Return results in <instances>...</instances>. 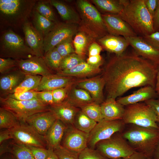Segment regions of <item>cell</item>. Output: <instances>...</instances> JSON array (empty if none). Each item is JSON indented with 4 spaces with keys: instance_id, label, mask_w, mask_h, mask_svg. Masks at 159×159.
I'll return each mask as SVG.
<instances>
[{
    "instance_id": "obj_3",
    "label": "cell",
    "mask_w": 159,
    "mask_h": 159,
    "mask_svg": "<svg viewBox=\"0 0 159 159\" xmlns=\"http://www.w3.org/2000/svg\"><path fill=\"white\" fill-rule=\"evenodd\" d=\"M76 4L80 21L78 31L86 34L92 40H98L109 34L101 14L87 1L78 0Z\"/></svg>"
},
{
    "instance_id": "obj_59",
    "label": "cell",
    "mask_w": 159,
    "mask_h": 159,
    "mask_svg": "<svg viewBox=\"0 0 159 159\" xmlns=\"http://www.w3.org/2000/svg\"><path fill=\"white\" fill-rule=\"evenodd\" d=\"M159 127V125L158 124ZM152 158L153 159H159V142L154 152Z\"/></svg>"
},
{
    "instance_id": "obj_26",
    "label": "cell",
    "mask_w": 159,
    "mask_h": 159,
    "mask_svg": "<svg viewBox=\"0 0 159 159\" xmlns=\"http://www.w3.org/2000/svg\"><path fill=\"white\" fill-rule=\"evenodd\" d=\"M100 66L90 65L85 61L69 70L61 71L56 74L61 76L83 79L99 73Z\"/></svg>"
},
{
    "instance_id": "obj_18",
    "label": "cell",
    "mask_w": 159,
    "mask_h": 159,
    "mask_svg": "<svg viewBox=\"0 0 159 159\" xmlns=\"http://www.w3.org/2000/svg\"><path fill=\"white\" fill-rule=\"evenodd\" d=\"M57 120L54 113L49 110L35 114L26 119L24 122L45 137Z\"/></svg>"
},
{
    "instance_id": "obj_21",
    "label": "cell",
    "mask_w": 159,
    "mask_h": 159,
    "mask_svg": "<svg viewBox=\"0 0 159 159\" xmlns=\"http://www.w3.org/2000/svg\"><path fill=\"white\" fill-rule=\"evenodd\" d=\"M26 44L35 53L36 56L44 58V37L28 20L22 25Z\"/></svg>"
},
{
    "instance_id": "obj_2",
    "label": "cell",
    "mask_w": 159,
    "mask_h": 159,
    "mask_svg": "<svg viewBox=\"0 0 159 159\" xmlns=\"http://www.w3.org/2000/svg\"><path fill=\"white\" fill-rule=\"evenodd\" d=\"M123 8L118 15L141 37L155 31L153 18L147 9L144 0H121Z\"/></svg>"
},
{
    "instance_id": "obj_46",
    "label": "cell",
    "mask_w": 159,
    "mask_h": 159,
    "mask_svg": "<svg viewBox=\"0 0 159 159\" xmlns=\"http://www.w3.org/2000/svg\"><path fill=\"white\" fill-rule=\"evenodd\" d=\"M37 94V91L32 90L19 94L14 93L6 97L19 100H38Z\"/></svg>"
},
{
    "instance_id": "obj_39",
    "label": "cell",
    "mask_w": 159,
    "mask_h": 159,
    "mask_svg": "<svg viewBox=\"0 0 159 159\" xmlns=\"http://www.w3.org/2000/svg\"><path fill=\"white\" fill-rule=\"evenodd\" d=\"M84 62L85 61L82 57L75 53L70 54L63 57L59 71L70 69Z\"/></svg>"
},
{
    "instance_id": "obj_37",
    "label": "cell",
    "mask_w": 159,
    "mask_h": 159,
    "mask_svg": "<svg viewBox=\"0 0 159 159\" xmlns=\"http://www.w3.org/2000/svg\"><path fill=\"white\" fill-rule=\"evenodd\" d=\"M92 41L85 33L78 31L75 35L73 41L75 53L82 57L90 41Z\"/></svg>"
},
{
    "instance_id": "obj_35",
    "label": "cell",
    "mask_w": 159,
    "mask_h": 159,
    "mask_svg": "<svg viewBox=\"0 0 159 159\" xmlns=\"http://www.w3.org/2000/svg\"><path fill=\"white\" fill-rule=\"evenodd\" d=\"M20 121L11 112L1 107L0 108V128L11 129L17 125Z\"/></svg>"
},
{
    "instance_id": "obj_51",
    "label": "cell",
    "mask_w": 159,
    "mask_h": 159,
    "mask_svg": "<svg viewBox=\"0 0 159 159\" xmlns=\"http://www.w3.org/2000/svg\"><path fill=\"white\" fill-rule=\"evenodd\" d=\"M101 46L95 42L91 43L88 48L89 56L100 55L102 50Z\"/></svg>"
},
{
    "instance_id": "obj_12",
    "label": "cell",
    "mask_w": 159,
    "mask_h": 159,
    "mask_svg": "<svg viewBox=\"0 0 159 159\" xmlns=\"http://www.w3.org/2000/svg\"><path fill=\"white\" fill-rule=\"evenodd\" d=\"M78 31V24L66 22L57 23L44 38L43 49L44 54L63 40L72 38Z\"/></svg>"
},
{
    "instance_id": "obj_50",
    "label": "cell",
    "mask_w": 159,
    "mask_h": 159,
    "mask_svg": "<svg viewBox=\"0 0 159 159\" xmlns=\"http://www.w3.org/2000/svg\"><path fill=\"white\" fill-rule=\"evenodd\" d=\"M144 102L153 111L156 117L157 122L159 125V99H151L145 101Z\"/></svg>"
},
{
    "instance_id": "obj_32",
    "label": "cell",
    "mask_w": 159,
    "mask_h": 159,
    "mask_svg": "<svg viewBox=\"0 0 159 159\" xmlns=\"http://www.w3.org/2000/svg\"><path fill=\"white\" fill-rule=\"evenodd\" d=\"M92 1L102 11L118 15L122 10L123 6L121 0H92Z\"/></svg>"
},
{
    "instance_id": "obj_19",
    "label": "cell",
    "mask_w": 159,
    "mask_h": 159,
    "mask_svg": "<svg viewBox=\"0 0 159 159\" xmlns=\"http://www.w3.org/2000/svg\"><path fill=\"white\" fill-rule=\"evenodd\" d=\"M26 74L18 67L5 74H0V97H4L14 92L24 79Z\"/></svg>"
},
{
    "instance_id": "obj_28",
    "label": "cell",
    "mask_w": 159,
    "mask_h": 159,
    "mask_svg": "<svg viewBox=\"0 0 159 159\" xmlns=\"http://www.w3.org/2000/svg\"><path fill=\"white\" fill-rule=\"evenodd\" d=\"M75 85L72 86L69 92L66 101L73 106L81 107L95 102L89 93L86 90L77 88Z\"/></svg>"
},
{
    "instance_id": "obj_8",
    "label": "cell",
    "mask_w": 159,
    "mask_h": 159,
    "mask_svg": "<svg viewBox=\"0 0 159 159\" xmlns=\"http://www.w3.org/2000/svg\"><path fill=\"white\" fill-rule=\"evenodd\" d=\"M125 124L159 128L156 116L152 109L145 102L126 106L122 119Z\"/></svg>"
},
{
    "instance_id": "obj_61",
    "label": "cell",
    "mask_w": 159,
    "mask_h": 159,
    "mask_svg": "<svg viewBox=\"0 0 159 159\" xmlns=\"http://www.w3.org/2000/svg\"><path fill=\"white\" fill-rule=\"evenodd\" d=\"M148 159H153L151 158H148Z\"/></svg>"
},
{
    "instance_id": "obj_30",
    "label": "cell",
    "mask_w": 159,
    "mask_h": 159,
    "mask_svg": "<svg viewBox=\"0 0 159 159\" xmlns=\"http://www.w3.org/2000/svg\"><path fill=\"white\" fill-rule=\"evenodd\" d=\"M32 15L34 26L44 38L57 23L44 16L34 9Z\"/></svg>"
},
{
    "instance_id": "obj_49",
    "label": "cell",
    "mask_w": 159,
    "mask_h": 159,
    "mask_svg": "<svg viewBox=\"0 0 159 159\" xmlns=\"http://www.w3.org/2000/svg\"><path fill=\"white\" fill-rule=\"evenodd\" d=\"M147 42L159 50V32L157 31L143 37Z\"/></svg>"
},
{
    "instance_id": "obj_54",
    "label": "cell",
    "mask_w": 159,
    "mask_h": 159,
    "mask_svg": "<svg viewBox=\"0 0 159 159\" xmlns=\"http://www.w3.org/2000/svg\"><path fill=\"white\" fill-rule=\"evenodd\" d=\"M153 27L155 32L159 30V0L158 5L153 17Z\"/></svg>"
},
{
    "instance_id": "obj_25",
    "label": "cell",
    "mask_w": 159,
    "mask_h": 159,
    "mask_svg": "<svg viewBox=\"0 0 159 159\" xmlns=\"http://www.w3.org/2000/svg\"><path fill=\"white\" fill-rule=\"evenodd\" d=\"M100 106L104 119L109 120H122L125 108L115 99L107 98Z\"/></svg>"
},
{
    "instance_id": "obj_38",
    "label": "cell",
    "mask_w": 159,
    "mask_h": 159,
    "mask_svg": "<svg viewBox=\"0 0 159 159\" xmlns=\"http://www.w3.org/2000/svg\"><path fill=\"white\" fill-rule=\"evenodd\" d=\"M80 109L88 117L97 123L104 119L100 105L94 102L83 106Z\"/></svg>"
},
{
    "instance_id": "obj_60",
    "label": "cell",
    "mask_w": 159,
    "mask_h": 159,
    "mask_svg": "<svg viewBox=\"0 0 159 159\" xmlns=\"http://www.w3.org/2000/svg\"><path fill=\"white\" fill-rule=\"evenodd\" d=\"M11 154V155H9L5 156L2 159H15L13 155Z\"/></svg>"
},
{
    "instance_id": "obj_24",
    "label": "cell",
    "mask_w": 159,
    "mask_h": 159,
    "mask_svg": "<svg viewBox=\"0 0 159 159\" xmlns=\"http://www.w3.org/2000/svg\"><path fill=\"white\" fill-rule=\"evenodd\" d=\"M157 96L158 95L155 88L147 86L141 88L131 95L120 97L117 101L124 106H127L155 99Z\"/></svg>"
},
{
    "instance_id": "obj_45",
    "label": "cell",
    "mask_w": 159,
    "mask_h": 159,
    "mask_svg": "<svg viewBox=\"0 0 159 159\" xmlns=\"http://www.w3.org/2000/svg\"><path fill=\"white\" fill-rule=\"evenodd\" d=\"M54 150L58 159H79L78 154L69 151L61 145Z\"/></svg>"
},
{
    "instance_id": "obj_7",
    "label": "cell",
    "mask_w": 159,
    "mask_h": 159,
    "mask_svg": "<svg viewBox=\"0 0 159 159\" xmlns=\"http://www.w3.org/2000/svg\"><path fill=\"white\" fill-rule=\"evenodd\" d=\"M0 107L8 110L21 122L38 113L50 110V106L38 100H19L6 97H0Z\"/></svg>"
},
{
    "instance_id": "obj_48",
    "label": "cell",
    "mask_w": 159,
    "mask_h": 159,
    "mask_svg": "<svg viewBox=\"0 0 159 159\" xmlns=\"http://www.w3.org/2000/svg\"><path fill=\"white\" fill-rule=\"evenodd\" d=\"M27 147L31 151L34 159H46L48 155V149L34 146Z\"/></svg>"
},
{
    "instance_id": "obj_9",
    "label": "cell",
    "mask_w": 159,
    "mask_h": 159,
    "mask_svg": "<svg viewBox=\"0 0 159 159\" xmlns=\"http://www.w3.org/2000/svg\"><path fill=\"white\" fill-rule=\"evenodd\" d=\"M115 135L98 142L95 146L96 150L108 159L125 158L135 152L122 135Z\"/></svg>"
},
{
    "instance_id": "obj_36",
    "label": "cell",
    "mask_w": 159,
    "mask_h": 159,
    "mask_svg": "<svg viewBox=\"0 0 159 159\" xmlns=\"http://www.w3.org/2000/svg\"><path fill=\"white\" fill-rule=\"evenodd\" d=\"M62 58L55 47L45 54L43 59L49 68L52 71H56L57 73L60 71Z\"/></svg>"
},
{
    "instance_id": "obj_58",
    "label": "cell",
    "mask_w": 159,
    "mask_h": 159,
    "mask_svg": "<svg viewBox=\"0 0 159 159\" xmlns=\"http://www.w3.org/2000/svg\"><path fill=\"white\" fill-rule=\"evenodd\" d=\"M155 89L159 98V65L157 67Z\"/></svg>"
},
{
    "instance_id": "obj_34",
    "label": "cell",
    "mask_w": 159,
    "mask_h": 159,
    "mask_svg": "<svg viewBox=\"0 0 159 159\" xmlns=\"http://www.w3.org/2000/svg\"><path fill=\"white\" fill-rule=\"evenodd\" d=\"M42 77L40 75L26 74L24 79L15 90L14 93L19 94L35 90L38 87Z\"/></svg>"
},
{
    "instance_id": "obj_31",
    "label": "cell",
    "mask_w": 159,
    "mask_h": 159,
    "mask_svg": "<svg viewBox=\"0 0 159 159\" xmlns=\"http://www.w3.org/2000/svg\"><path fill=\"white\" fill-rule=\"evenodd\" d=\"M6 153H11L15 159H34L29 149L26 146L14 141L6 146Z\"/></svg>"
},
{
    "instance_id": "obj_5",
    "label": "cell",
    "mask_w": 159,
    "mask_h": 159,
    "mask_svg": "<svg viewBox=\"0 0 159 159\" xmlns=\"http://www.w3.org/2000/svg\"><path fill=\"white\" fill-rule=\"evenodd\" d=\"M37 0H0L2 24L12 28L21 26L32 15Z\"/></svg>"
},
{
    "instance_id": "obj_14",
    "label": "cell",
    "mask_w": 159,
    "mask_h": 159,
    "mask_svg": "<svg viewBox=\"0 0 159 159\" xmlns=\"http://www.w3.org/2000/svg\"><path fill=\"white\" fill-rule=\"evenodd\" d=\"M138 55L155 65H159V50L146 41L142 37H125Z\"/></svg>"
},
{
    "instance_id": "obj_27",
    "label": "cell",
    "mask_w": 159,
    "mask_h": 159,
    "mask_svg": "<svg viewBox=\"0 0 159 159\" xmlns=\"http://www.w3.org/2000/svg\"><path fill=\"white\" fill-rule=\"evenodd\" d=\"M67 127L60 120H56L45 136L48 148L54 150L60 145Z\"/></svg>"
},
{
    "instance_id": "obj_57",
    "label": "cell",
    "mask_w": 159,
    "mask_h": 159,
    "mask_svg": "<svg viewBox=\"0 0 159 159\" xmlns=\"http://www.w3.org/2000/svg\"><path fill=\"white\" fill-rule=\"evenodd\" d=\"M48 155L46 159H58L57 155L53 149L48 148Z\"/></svg>"
},
{
    "instance_id": "obj_6",
    "label": "cell",
    "mask_w": 159,
    "mask_h": 159,
    "mask_svg": "<svg viewBox=\"0 0 159 159\" xmlns=\"http://www.w3.org/2000/svg\"><path fill=\"white\" fill-rule=\"evenodd\" d=\"M34 56H36L35 54L23 39L12 30L6 31L1 37L0 57L20 60Z\"/></svg>"
},
{
    "instance_id": "obj_40",
    "label": "cell",
    "mask_w": 159,
    "mask_h": 159,
    "mask_svg": "<svg viewBox=\"0 0 159 159\" xmlns=\"http://www.w3.org/2000/svg\"><path fill=\"white\" fill-rule=\"evenodd\" d=\"M34 9L45 17L54 22L58 23L52 10L47 1H37Z\"/></svg>"
},
{
    "instance_id": "obj_1",
    "label": "cell",
    "mask_w": 159,
    "mask_h": 159,
    "mask_svg": "<svg viewBox=\"0 0 159 159\" xmlns=\"http://www.w3.org/2000/svg\"><path fill=\"white\" fill-rule=\"evenodd\" d=\"M157 67L136 54L115 55L105 66L102 75L106 99H116L134 87L155 88Z\"/></svg>"
},
{
    "instance_id": "obj_17",
    "label": "cell",
    "mask_w": 159,
    "mask_h": 159,
    "mask_svg": "<svg viewBox=\"0 0 159 159\" xmlns=\"http://www.w3.org/2000/svg\"><path fill=\"white\" fill-rule=\"evenodd\" d=\"M75 85L79 88L87 91L95 103L100 105L104 101L103 90L105 82L102 76H97L88 79H81Z\"/></svg>"
},
{
    "instance_id": "obj_42",
    "label": "cell",
    "mask_w": 159,
    "mask_h": 159,
    "mask_svg": "<svg viewBox=\"0 0 159 159\" xmlns=\"http://www.w3.org/2000/svg\"><path fill=\"white\" fill-rule=\"evenodd\" d=\"M73 85L52 90L54 105L61 103L66 100L69 90Z\"/></svg>"
},
{
    "instance_id": "obj_33",
    "label": "cell",
    "mask_w": 159,
    "mask_h": 159,
    "mask_svg": "<svg viewBox=\"0 0 159 159\" xmlns=\"http://www.w3.org/2000/svg\"><path fill=\"white\" fill-rule=\"evenodd\" d=\"M97 123V122L90 118L80 109L76 116L73 125L77 129L89 134Z\"/></svg>"
},
{
    "instance_id": "obj_41",
    "label": "cell",
    "mask_w": 159,
    "mask_h": 159,
    "mask_svg": "<svg viewBox=\"0 0 159 159\" xmlns=\"http://www.w3.org/2000/svg\"><path fill=\"white\" fill-rule=\"evenodd\" d=\"M72 38L66 39L60 43L55 47L57 50L62 57L70 54L75 53V49L72 45Z\"/></svg>"
},
{
    "instance_id": "obj_11",
    "label": "cell",
    "mask_w": 159,
    "mask_h": 159,
    "mask_svg": "<svg viewBox=\"0 0 159 159\" xmlns=\"http://www.w3.org/2000/svg\"><path fill=\"white\" fill-rule=\"evenodd\" d=\"M125 124L121 120H109L103 119L97 122L89 134L87 147L95 149L98 142L109 138L115 134L120 132Z\"/></svg>"
},
{
    "instance_id": "obj_47",
    "label": "cell",
    "mask_w": 159,
    "mask_h": 159,
    "mask_svg": "<svg viewBox=\"0 0 159 159\" xmlns=\"http://www.w3.org/2000/svg\"><path fill=\"white\" fill-rule=\"evenodd\" d=\"M37 97L38 100L48 105L51 106L54 105L52 91H37Z\"/></svg>"
},
{
    "instance_id": "obj_10",
    "label": "cell",
    "mask_w": 159,
    "mask_h": 159,
    "mask_svg": "<svg viewBox=\"0 0 159 159\" xmlns=\"http://www.w3.org/2000/svg\"><path fill=\"white\" fill-rule=\"evenodd\" d=\"M9 130L12 139L16 143L27 146L44 148L48 146L45 137L25 122H20L18 125Z\"/></svg>"
},
{
    "instance_id": "obj_43",
    "label": "cell",
    "mask_w": 159,
    "mask_h": 159,
    "mask_svg": "<svg viewBox=\"0 0 159 159\" xmlns=\"http://www.w3.org/2000/svg\"><path fill=\"white\" fill-rule=\"evenodd\" d=\"M18 67L17 61L12 58H0V73L4 74Z\"/></svg>"
},
{
    "instance_id": "obj_4",
    "label": "cell",
    "mask_w": 159,
    "mask_h": 159,
    "mask_svg": "<svg viewBox=\"0 0 159 159\" xmlns=\"http://www.w3.org/2000/svg\"><path fill=\"white\" fill-rule=\"evenodd\" d=\"M122 135L135 151L152 158L159 142V128L133 125Z\"/></svg>"
},
{
    "instance_id": "obj_52",
    "label": "cell",
    "mask_w": 159,
    "mask_h": 159,
    "mask_svg": "<svg viewBox=\"0 0 159 159\" xmlns=\"http://www.w3.org/2000/svg\"><path fill=\"white\" fill-rule=\"evenodd\" d=\"M144 1L147 9L153 18L158 5V0H144Z\"/></svg>"
},
{
    "instance_id": "obj_29",
    "label": "cell",
    "mask_w": 159,
    "mask_h": 159,
    "mask_svg": "<svg viewBox=\"0 0 159 159\" xmlns=\"http://www.w3.org/2000/svg\"><path fill=\"white\" fill-rule=\"evenodd\" d=\"M48 1L56 9L62 18L65 22L79 24L80 21L79 14L69 5L59 0H50Z\"/></svg>"
},
{
    "instance_id": "obj_44",
    "label": "cell",
    "mask_w": 159,
    "mask_h": 159,
    "mask_svg": "<svg viewBox=\"0 0 159 159\" xmlns=\"http://www.w3.org/2000/svg\"><path fill=\"white\" fill-rule=\"evenodd\" d=\"M79 159H108L97 150L87 147L78 155Z\"/></svg>"
},
{
    "instance_id": "obj_23",
    "label": "cell",
    "mask_w": 159,
    "mask_h": 159,
    "mask_svg": "<svg viewBox=\"0 0 159 159\" xmlns=\"http://www.w3.org/2000/svg\"><path fill=\"white\" fill-rule=\"evenodd\" d=\"M97 41L102 48L117 55L123 54L130 45L124 37L110 34L105 36Z\"/></svg>"
},
{
    "instance_id": "obj_56",
    "label": "cell",
    "mask_w": 159,
    "mask_h": 159,
    "mask_svg": "<svg viewBox=\"0 0 159 159\" xmlns=\"http://www.w3.org/2000/svg\"><path fill=\"white\" fill-rule=\"evenodd\" d=\"M120 159H148V158L143 153L135 151L130 156Z\"/></svg>"
},
{
    "instance_id": "obj_53",
    "label": "cell",
    "mask_w": 159,
    "mask_h": 159,
    "mask_svg": "<svg viewBox=\"0 0 159 159\" xmlns=\"http://www.w3.org/2000/svg\"><path fill=\"white\" fill-rule=\"evenodd\" d=\"M102 58L100 55L89 56L87 62L88 64L95 66H100L102 62Z\"/></svg>"
},
{
    "instance_id": "obj_13",
    "label": "cell",
    "mask_w": 159,
    "mask_h": 159,
    "mask_svg": "<svg viewBox=\"0 0 159 159\" xmlns=\"http://www.w3.org/2000/svg\"><path fill=\"white\" fill-rule=\"evenodd\" d=\"M89 134L76 128L73 125H67L61 145L79 154L87 147Z\"/></svg>"
},
{
    "instance_id": "obj_16",
    "label": "cell",
    "mask_w": 159,
    "mask_h": 159,
    "mask_svg": "<svg viewBox=\"0 0 159 159\" xmlns=\"http://www.w3.org/2000/svg\"><path fill=\"white\" fill-rule=\"evenodd\" d=\"M16 61L18 67L26 74L44 77L54 74L42 57L34 56L28 59Z\"/></svg>"
},
{
    "instance_id": "obj_20",
    "label": "cell",
    "mask_w": 159,
    "mask_h": 159,
    "mask_svg": "<svg viewBox=\"0 0 159 159\" xmlns=\"http://www.w3.org/2000/svg\"><path fill=\"white\" fill-rule=\"evenodd\" d=\"M80 79H81L61 76L56 74L42 77L38 87L35 91H52L65 87L75 85Z\"/></svg>"
},
{
    "instance_id": "obj_15",
    "label": "cell",
    "mask_w": 159,
    "mask_h": 159,
    "mask_svg": "<svg viewBox=\"0 0 159 159\" xmlns=\"http://www.w3.org/2000/svg\"><path fill=\"white\" fill-rule=\"evenodd\" d=\"M109 34L124 37L137 36L131 27L118 15L101 14Z\"/></svg>"
},
{
    "instance_id": "obj_62",
    "label": "cell",
    "mask_w": 159,
    "mask_h": 159,
    "mask_svg": "<svg viewBox=\"0 0 159 159\" xmlns=\"http://www.w3.org/2000/svg\"><path fill=\"white\" fill-rule=\"evenodd\" d=\"M158 32H159V30L158 31Z\"/></svg>"
},
{
    "instance_id": "obj_55",
    "label": "cell",
    "mask_w": 159,
    "mask_h": 159,
    "mask_svg": "<svg viewBox=\"0 0 159 159\" xmlns=\"http://www.w3.org/2000/svg\"><path fill=\"white\" fill-rule=\"evenodd\" d=\"M2 130V129H1ZM9 139H12L9 129H4L1 130L0 132V144H1L4 142Z\"/></svg>"
},
{
    "instance_id": "obj_22",
    "label": "cell",
    "mask_w": 159,
    "mask_h": 159,
    "mask_svg": "<svg viewBox=\"0 0 159 159\" xmlns=\"http://www.w3.org/2000/svg\"><path fill=\"white\" fill-rule=\"evenodd\" d=\"M50 110L57 119L68 125H73L76 116L80 109L65 101L61 103L50 106Z\"/></svg>"
}]
</instances>
